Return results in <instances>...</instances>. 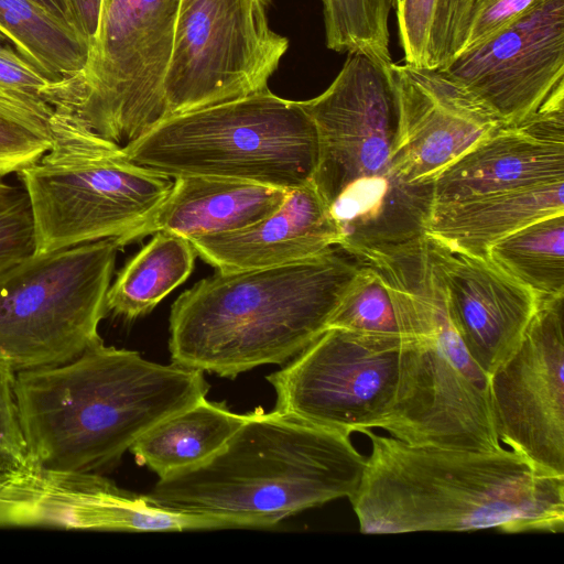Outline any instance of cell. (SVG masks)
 Masks as SVG:
<instances>
[{"mask_svg":"<svg viewBox=\"0 0 564 564\" xmlns=\"http://www.w3.org/2000/svg\"><path fill=\"white\" fill-rule=\"evenodd\" d=\"M361 482L349 498L366 534L564 530V475L505 448L406 444L371 430Z\"/></svg>","mask_w":564,"mask_h":564,"instance_id":"cell-1","label":"cell"},{"mask_svg":"<svg viewBox=\"0 0 564 564\" xmlns=\"http://www.w3.org/2000/svg\"><path fill=\"white\" fill-rule=\"evenodd\" d=\"M204 372L104 340L63 364L15 372L22 433L35 466L101 474L162 419L206 398Z\"/></svg>","mask_w":564,"mask_h":564,"instance_id":"cell-2","label":"cell"},{"mask_svg":"<svg viewBox=\"0 0 564 564\" xmlns=\"http://www.w3.org/2000/svg\"><path fill=\"white\" fill-rule=\"evenodd\" d=\"M359 270L336 247L283 265L216 271L171 307L172 362L231 379L288 362L327 329Z\"/></svg>","mask_w":564,"mask_h":564,"instance_id":"cell-3","label":"cell"},{"mask_svg":"<svg viewBox=\"0 0 564 564\" xmlns=\"http://www.w3.org/2000/svg\"><path fill=\"white\" fill-rule=\"evenodd\" d=\"M391 63L349 52L328 88L301 101L318 134L312 181L346 252L422 237L433 212L434 185L408 184L398 169L400 110Z\"/></svg>","mask_w":564,"mask_h":564,"instance_id":"cell-4","label":"cell"},{"mask_svg":"<svg viewBox=\"0 0 564 564\" xmlns=\"http://www.w3.org/2000/svg\"><path fill=\"white\" fill-rule=\"evenodd\" d=\"M365 466L350 434L257 408L214 456L159 478L145 496L159 507L217 518L230 528L267 529L349 499Z\"/></svg>","mask_w":564,"mask_h":564,"instance_id":"cell-5","label":"cell"},{"mask_svg":"<svg viewBox=\"0 0 564 564\" xmlns=\"http://www.w3.org/2000/svg\"><path fill=\"white\" fill-rule=\"evenodd\" d=\"M181 0H101L87 62L47 83L56 158L117 159L163 120L162 84Z\"/></svg>","mask_w":564,"mask_h":564,"instance_id":"cell-6","label":"cell"},{"mask_svg":"<svg viewBox=\"0 0 564 564\" xmlns=\"http://www.w3.org/2000/svg\"><path fill=\"white\" fill-rule=\"evenodd\" d=\"M122 152L172 178L214 176L290 191L313 180L318 134L301 101L268 88L170 117Z\"/></svg>","mask_w":564,"mask_h":564,"instance_id":"cell-7","label":"cell"},{"mask_svg":"<svg viewBox=\"0 0 564 564\" xmlns=\"http://www.w3.org/2000/svg\"><path fill=\"white\" fill-rule=\"evenodd\" d=\"M115 239L32 253L0 272V362L12 371L54 366L102 341Z\"/></svg>","mask_w":564,"mask_h":564,"instance_id":"cell-8","label":"cell"},{"mask_svg":"<svg viewBox=\"0 0 564 564\" xmlns=\"http://www.w3.org/2000/svg\"><path fill=\"white\" fill-rule=\"evenodd\" d=\"M265 8L267 0H181L163 120L268 89L289 41L271 30Z\"/></svg>","mask_w":564,"mask_h":564,"instance_id":"cell-9","label":"cell"},{"mask_svg":"<svg viewBox=\"0 0 564 564\" xmlns=\"http://www.w3.org/2000/svg\"><path fill=\"white\" fill-rule=\"evenodd\" d=\"M405 337L327 328L267 377L274 410L348 434L380 429L395 399Z\"/></svg>","mask_w":564,"mask_h":564,"instance_id":"cell-10","label":"cell"},{"mask_svg":"<svg viewBox=\"0 0 564 564\" xmlns=\"http://www.w3.org/2000/svg\"><path fill=\"white\" fill-rule=\"evenodd\" d=\"M26 191L35 253L105 239L117 242L143 224L173 178L124 159H52L18 173Z\"/></svg>","mask_w":564,"mask_h":564,"instance_id":"cell-11","label":"cell"},{"mask_svg":"<svg viewBox=\"0 0 564 564\" xmlns=\"http://www.w3.org/2000/svg\"><path fill=\"white\" fill-rule=\"evenodd\" d=\"M563 299L539 302L516 350L488 379L499 442L564 475Z\"/></svg>","mask_w":564,"mask_h":564,"instance_id":"cell-12","label":"cell"},{"mask_svg":"<svg viewBox=\"0 0 564 564\" xmlns=\"http://www.w3.org/2000/svg\"><path fill=\"white\" fill-rule=\"evenodd\" d=\"M219 525L208 516L159 507L101 474L39 466L0 470V528L166 532Z\"/></svg>","mask_w":564,"mask_h":564,"instance_id":"cell-13","label":"cell"},{"mask_svg":"<svg viewBox=\"0 0 564 564\" xmlns=\"http://www.w3.org/2000/svg\"><path fill=\"white\" fill-rule=\"evenodd\" d=\"M440 69L475 95L502 126L518 124L564 80V0H545Z\"/></svg>","mask_w":564,"mask_h":564,"instance_id":"cell-14","label":"cell"},{"mask_svg":"<svg viewBox=\"0 0 564 564\" xmlns=\"http://www.w3.org/2000/svg\"><path fill=\"white\" fill-rule=\"evenodd\" d=\"M380 429L415 446L501 448L488 390L437 344L412 336L405 338L395 399Z\"/></svg>","mask_w":564,"mask_h":564,"instance_id":"cell-15","label":"cell"},{"mask_svg":"<svg viewBox=\"0 0 564 564\" xmlns=\"http://www.w3.org/2000/svg\"><path fill=\"white\" fill-rule=\"evenodd\" d=\"M400 110L397 164L411 185H434L448 165L501 127L465 86L440 68L390 64Z\"/></svg>","mask_w":564,"mask_h":564,"instance_id":"cell-16","label":"cell"},{"mask_svg":"<svg viewBox=\"0 0 564 564\" xmlns=\"http://www.w3.org/2000/svg\"><path fill=\"white\" fill-rule=\"evenodd\" d=\"M453 323L479 370L489 377L516 350L538 310L536 296L484 256L424 235Z\"/></svg>","mask_w":564,"mask_h":564,"instance_id":"cell-17","label":"cell"},{"mask_svg":"<svg viewBox=\"0 0 564 564\" xmlns=\"http://www.w3.org/2000/svg\"><path fill=\"white\" fill-rule=\"evenodd\" d=\"M187 240L217 271L236 272L312 258L338 247L341 232L311 181L290 189L276 210L248 227Z\"/></svg>","mask_w":564,"mask_h":564,"instance_id":"cell-18","label":"cell"},{"mask_svg":"<svg viewBox=\"0 0 564 564\" xmlns=\"http://www.w3.org/2000/svg\"><path fill=\"white\" fill-rule=\"evenodd\" d=\"M564 180V143L501 126L434 182V206Z\"/></svg>","mask_w":564,"mask_h":564,"instance_id":"cell-19","label":"cell"},{"mask_svg":"<svg viewBox=\"0 0 564 564\" xmlns=\"http://www.w3.org/2000/svg\"><path fill=\"white\" fill-rule=\"evenodd\" d=\"M288 192L232 178L177 176L155 212L118 245L123 248L159 231L191 239L238 230L276 210Z\"/></svg>","mask_w":564,"mask_h":564,"instance_id":"cell-20","label":"cell"},{"mask_svg":"<svg viewBox=\"0 0 564 564\" xmlns=\"http://www.w3.org/2000/svg\"><path fill=\"white\" fill-rule=\"evenodd\" d=\"M564 180L435 206L425 234L486 257L487 248L516 230L564 213Z\"/></svg>","mask_w":564,"mask_h":564,"instance_id":"cell-21","label":"cell"},{"mask_svg":"<svg viewBox=\"0 0 564 564\" xmlns=\"http://www.w3.org/2000/svg\"><path fill=\"white\" fill-rule=\"evenodd\" d=\"M246 414L206 398L147 430L130 447L139 465L159 478L193 468L214 456L243 423Z\"/></svg>","mask_w":564,"mask_h":564,"instance_id":"cell-22","label":"cell"},{"mask_svg":"<svg viewBox=\"0 0 564 564\" xmlns=\"http://www.w3.org/2000/svg\"><path fill=\"white\" fill-rule=\"evenodd\" d=\"M197 253L184 237L159 231L110 284L107 312L126 319L149 314L192 273Z\"/></svg>","mask_w":564,"mask_h":564,"instance_id":"cell-23","label":"cell"},{"mask_svg":"<svg viewBox=\"0 0 564 564\" xmlns=\"http://www.w3.org/2000/svg\"><path fill=\"white\" fill-rule=\"evenodd\" d=\"M0 39L48 83L82 70L89 44L32 0H0Z\"/></svg>","mask_w":564,"mask_h":564,"instance_id":"cell-24","label":"cell"},{"mask_svg":"<svg viewBox=\"0 0 564 564\" xmlns=\"http://www.w3.org/2000/svg\"><path fill=\"white\" fill-rule=\"evenodd\" d=\"M486 258L539 302L564 297V213L496 241L487 248Z\"/></svg>","mask_w":564,"mask_h":564,"instance_id":"cell-25","label":"cell"},{"mask_svg":"<svg viewBox=\"0 0 564 564\" xmlns=\"http://www.w3.org/2000/svg\"><path fill=\"white\" fill-rule=\"evenodd\" d=\"M52 117L42 97L0 86V177L20 173L51 151Z\"/></svg>","mask_w":564,"mask_h":564,"instance_id":"cell-26","label":"cell"},{"mask_svg":"<svg viewBox=\"0 0 564 564\" xmlns=\"http://www.w3.org/2000/svg\"><path fill=\"white\" fill-rule=\"evenodd\" d=\"M326 45L338 53L365 52L391 63L392 0H323Z\"/></svg>","mask_w":564,"mask_h":564,"instance_id":"cell-27","label":"cell"},{"mask_svg":"<svg viewBox=\"0 0 564 564\" xmlns=\"http://www.w3.org/2000/svg\"><path fill=\"white\" fill-rule=\"evenodd\" d=\"M355 260L360 270L335 310L327 328L401 334L389 281L375 265Z\"/></svg>","mask_w":564,"mask_h":564,"instance_id":"cell-28","label":"cell"},{"mask_svg":"<svg viewBox=\"0 0 564 564\" xmlns=\"http://www.w3.org/2000/svg\"><path fill=\"white\" fill-rule=\"evenodd\" d=\"M34 252V225L26 191L0 177V272Z\"/></svg>","mask_w":564,"mask_h":564,"instance_id":"cell-29","label":"cell"},{"mask_svg":"<svg viewBox=\"0 0 564 564\" xmlns=\"http://www.w3.org/2000/svg\"><path fill=\"white\" fill-rule=\"evenodd\" d=\"M544 1L545 0H473L458 53L491 37L530 13Z\"/></svg>","mask_w":564,"mask_h":564,"instance_id":"cell-30","label":"cell"},{"mask_svg":"<svg viewBox=\"0 0 564 564\" xmlns=\"http://www.w3.org/2000/svg\"><path fill=\"white\" fill-rule=\"evenodd\" d=\"M14 376V371L0 362V470L35 466L20 425Z\"/></svg>","mask_w":564,"mask_h":564,"instance_id":"cell-31","label":"cell"},{"mask_svg":"<svg viewBox=\"0 0 564 564\" xmlns=\"http://www.w3.org/2000/svg\"><path fill=\"white\" fill-rule=\"evenodd\" d=\"M473 0H437L432 23L429 67L441 68L459 51Z\"/></svg>","mask_w":564,"mask_h":564,"instance_id":"cell-32","label":"cell"},{"mask_svg":"<svg viewBox=\"0 0 564 564\" xmlns=\"http://www.w3.org/2000/svg\"><path fill=\"white\" fill-rule=\"evenodd\" d=\"M437 0H401L395 9L405 63L429 67L432 23Z\"/></svg>","mask_w":564,"mask_h":564,"instance_id":"cell-33","label":"cell"},{"mask_svg":"<svg viewBox=\"0 0 564 564\" xmlns=\"http://www.w3.org/2000/svg\"><path fill=\"white\" fill-rule=\"evenodd\" d=\"M48 80L35 69L0 56V86L41 96Z\"/></svg>","mask_w":564,"mask_h":564,"instance_id":"cell-34","label":"cell"},{"mask_svg":"<svg viewBox=\"0 0 564 564\" xmlns=\"http://www.w3.org/2000/svg\"><path fill=\"white\" fill-rule=\"evenodd\" d=\"M67 4L74 29L90 45L98 29L101 0H67Z\"/></svg>","mask_w":564,"mask_h":564,"instance_id":"cell-35","label":"cell"},{"mask_svg":"<svg viewBox=\"0 0 564 564\" xmlns=\"http://www.w3.org/2000/svg\"><path fill=\"white\" fill-rule=\"evenodd\" d=\"M37 3L40 7L44 8L51 14H53L59 21L66 23L67 25L73 26L72 17L69 12V8L67 4V0H32Z\"/></svg>","mask_w":564,"mask_h":564,"instance_id":"cell-36","label":"cell"},{"mask_svg":"<svg viewBox=\"0 0 564 564\" xmlns=\"http://www.w3.org/2000/svg\"><path fill=\"white\" fill-rule=\"evenodd\" d=\"M0 56L4 57V58H8L10 61H13L15 63H19V64L26 65V66L31 67L26 62H24L21 58L20 55L17 54V52L13 48H11L10 46L3 45L1 43H0Z\"/></svg>","mask_w":564,"mask_h":564,"instance_id":"cell-37","label":"cell"},{"mask_svg":"<svg viewBox=\"0 0 564 564\" xmlns=\"http://www.w3.org/2000/svg\"><path fill=\"white\" fill-rule=\"evenodd\" d=\"M401 0H392V8L395 10Z\"/></svg>","mask_w":564,"mask_h":564,"instance_id":"cell-38","label":"cell"},{"mask_svg":"<svg viewBox=\"0 0 564 564\" xmlns=\"http://www.w3.org/2000/svg\"><path fill=\"white\" fill-rule=\"evenodd\" d=\"M321 1H323V0H321Z\"/></svg>","mask_w":564,"mask_h":564,"instance_id":"cell-39","label":"cell"}]
</instances>
